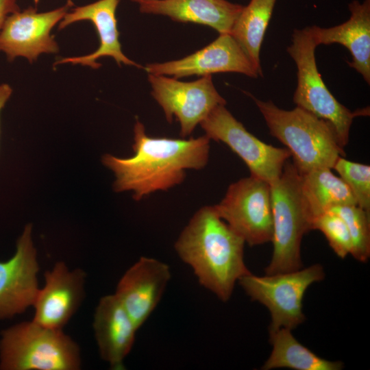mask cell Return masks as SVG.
<instances>
[{
  "instance_id": "6da1fadb",
  "label": "cell",
  "mask_w": 370,
  "mask_h": 370,
  "mask_svg": "<svg viewBox=\"0 0 370 370\" xmlns=\"http://www.w3.org/2000/svg\"><path fill=\"white\" fill-rule=\"evenodd\" d=\"M210 139L151 137L136 120L134 127V156L121 158L106 153L102 163L113 171L116 192L132 191L139 201L149 195L180 184L186 170H200L208 164Z\"/></svg>"
},
{
  "instance_id": "7a4b0ae2",
  "label": "cell",
  "mask_w": 370,
  "mask_h": 370,
  "mask_svg": "<svg viewBox=\"0 0 370 370\" xmlns=\"http://www.w3.org/2000/svg\"><path fill=\"white\" fill-rule=\"evenodd\" d=\"M245 243L214 206H206L193 214L174 247L199 284L225 302L238 280L250 272L244 261Z\"/></svg>"
},
{
  "instance_id": "3957f363",
  "label": "cell",
  "mask_w": 370,
  "mask_h": 370,
  "mask_svg": "<svg viewBox=\"0 0 370 370\" xmlns=\"http://www.w3.org/2000/svg\"><path fill=\"white\" fill-rule=\"evenodd\" d=\"M251 97L270 134L289 150L299 174L321 168L332 169L337 159L345 156L334 129L325 121L297 106L286 110L271 101Z\"/></svg>"
},
{
  "instance_id": "277c9868",
  "label": "cell",
  "mask_w": 370,
  "mask_h": 370,
  "mask_svg": "<svg viewBox=\"0 0 370 370\" xmlns=\"http://www.w3.org/2000/svg\"><path fill=\"white\" fill-rule=\"evenodd\" d=\"M273 217V254L265 274L303 267L301 243L311 230V217L301 189V175L288 160L281 175L270 184Z\"/></svg>"
},
{
  "instance_id": "5b68a950",
  "label": "cell",
  "mask_w": 370,
  "mask_h": 370,
  "mask_svg": "<svg viewBox=\"0 0 370 370\" xmlns=\"http://www.w3.org/2000/svg\"><path fill=\"white\" fill-rule=\"evenodd\" d=\"M80 367L79 347L62 330L32 320L1 332L2 370H77Z\"/></svg>"
},
{
  "instance_id": "8992f818",
  "label": "cell",
  "mask_w": 370,
  "mask_h": 370,
  "mask_svg": "<svg viewBox=\"0 0 370 370\" xmlns=\"http://www.w3.org/2000/svg\"><path fill=\"white\" fill-rule=\"evenodd\" d=\"M317 47L309 27L294 29L287 52L297 66V84L293 95L296 106L328 122L334 129L341 146L348 141L353 120L369 114V108L351 111L338 102L324 84L315 60Z\"/></svg>"
},
{
  "instance_id": "52a82bcc",
  "label": "cell",
  "mask_w": 370,
  "mask_h": 370,
  "mask_svg": "<svg viewBox=\"0 0 370 370\" xmlns=\"http://www.w3.org/2000/svg\"><path fill=\"white\" fill-rule=\"evenodd\" d=\"M325 278L323 266L314 264L307 268L258 276L251 272L238 282L252 301L264 305L271 317L269 330L281 328L293 330L306 319L303 298L308 288Z\"/></svg>"
},
{
  "instance_id": "ba28073f",
  "label": "cell",
  "mask_w": 370,
  "mask_h": 370,
  "mask_svg": "<svg viewBox=\"0 0 370 370\" xmlns=\"http://www.w3.org/2000/svg\"><path fill=\"white\" fill-rule=\"evenodd\" d=\"M219 216L249 246L271 242L273 217L271 185L252 176L231 184L214 206Z\"/></svg>"
},
{
  "instance_id": "9c48e42d",
  "label": "cell",
  "mask_w": 370,
  "mask_h": 370,
  "mask_svg": "<svg viewBox=\"0 0 370 370\" xmlns=\"http://www.w3.org/2000/svg\"><path fill=\"white\" fill-rule=\"evenodd\" d=\"M225 106L214 108L199 123L205 134L210 140L226 144L246 164L251 175L272 183L281 175L291 157L289 150L259 140Z\"/></svg>"
},
{
  "instance_id": "30bf717a",
  "label": "cell",
  "mask_w": 370,
  "mask_h": 370,
  "mask_svg": "<svg viewBox=\"0 0 370 370\" xmlns=\"http://www.w3.org/2000/svg\"><path fill=\"white\" fill-rule=\"evenodd\" d=\"M151 95L162 108L166 121L173 116L180 125L182 138L190 135L210 112L225 99L218 92L212 75L202 76L193 82H182L166 75H148Z\"/></svg>"
},
{
  "instance_id": "8fae6325",
  "label": "cell",
  "mask_w": 370,
  "mask_h": 370,
  "mask_svg": "<svg viewBox=\"0 0 370 370\" xmlns=\"http://www.w3.org/2000/svg\"><path fill=\"white\" fill-rule=\"evenodd\" d=\"M73 3L71 0L54 10L38 12L29 7L9 15L0 29V51L8 60L23 57L33 62L42 53H56L58 45L51 34Z\"/></svg>"
},
{
  "instance_id": "7c38bea8",
  "label": "cell",
  "mask_w": 370,
  "mask_h": 370,
  "mask_svg": "<svg viewBox=\"0 0 370 370\" xmlns=\"http://www.w3.org/2000/svg\"><path fill=\"white\" fill-rule=\"evenodd\" d=\"M149 74L180 78L191 75H212L223 72L239 73L256 78L258 71L243 49L230 34L219 36L208 45L182 59L147 64Z\"/></svg>"
},
{
  "instance_id": "4fadbf2b",
  "label": "cell",
  "mask_w": 370,
  "mask_h": 370,
  "mask_svg": "<svg viewBox=\"0 0 370 370\" xmlns=\"http://www.w3.org/2000/svg\"><path fill=\"white\" fill-rule=\"evenodd\" d=\"M32 232V225H27L16 242L14 255L0 261V319L24 312L33 306L38 293L39 266Z\"/></svg>"
},
{
  "instance_id": "5bb4252c",
  "label": "cell",
  "mask_w": 370,
  "mask_h": 370,
  "mask_svg": "<svg viewBox=\"0 0 370 370\" xmlns=\"http://www.w3.org/2000/svg\"><path fill=\"white\" fill-rule=\"evenodd\" d=\"M45 285L34 303L33 321L49 328L62 330L79 308L85 297L86 273L70 271L63 262L45 271Z\"/></svg>"
},
{
  "instance_id": "9a60e30c",
  "label": "cell",
  "mask_w": 370,
  "mask_h": 370,
  "mask_svg": "<svg viewBox=\"0 0 370 370\" xmlns=\"http://www.w3.org/2000/svg\"><path fill=\"white\" fill-rule=\"evenodd\" d=\"M170 279L168 264L140 257L119 280L114 295L138 329L157 306Z\"/></svg>"
},
{
  "instance_id": "2e32d148",
  "label": "cell",
  "mask_w": 370,
  "mask_h": 370,
  "mask_svg": "<svg viewBox=\"0 0 370 370\" xmlns=\"http://www.w3.org/2000/svg\"><path fill=\"white\" fill-rule=\"evenodd\" d=\"M119 1L120 0H98L69 11L60 22L59 29L77 21H89L97 30L99 46L91 53L64 58L56 62V64L70 63L98 69L101 64L97 63V60L101 57L109 56L114 59L119 65L124 64L143 68L129 59L121 50L116 18V10Z\"/></svg>"
},
{
  "instance_id": "e0dca14e",
  "label": "cell",
  "mask_w": 370,
  "mask_h": 370,
  "mask_svg": "<svg viewBox=\"0 0 370 370\" xmlns=\"http://www.w3.org/2000/svg\"><path fill=\"white\" fill-rule=\"evenodd\" d=\"M100 356L113 369H123L138 330L115 295L101 297L93 321Z\"/></svg>"
},
{
  "instance_id": "ac0fdd59",
  "label": "cell",
  "mask_w": 370,
  "mask_h": 370,
  "mask_svg": "<svg viewBox=\"0 0 370 370\" xmlns=\"http://www.w3.org/2000/svg\"><path fill=\"white\" fill-rule=\"evenodd\" d=\"M348 8L350 16L345 23L328 28L312 25L310 31L317 46L338 43L346 47L352 58L349 66L369 84L370 0H354Z\"/></svg>"
},
{
  "instance_id": "d6986e66",
  "label": "cell",
  "mask_w": 370,
  "mask_h": 370,
  "mask_svg": "<svg viewBox=\"0 0 370 370\" xmlns=\"http://www.w3.org/2000/svg\"><path fill=\"white\" fill-rule=\"evenodd\" d=\"M138 5L141 13L209 26L219 34L230 33L243 8V5L227 0H147Z\"/></svg>"
},
{
  "instance_id": "ffe728a7",
  "label": "cell",
  "mask_w": 370,
  "mask_h": 370,
  "mask_svg": "<svg viewBox=\"0 0 370 370\" xmlns=\"http://www.w3.org/2000/svg\"><path fill=\"white\" fill-rule=\"evenodd\" d=\"M301 189L312 221L334 207L357 205L346 183L329 168L317 169L301 175Z\"/></svg>"
},
{
  "instance_id": "44dd1931",
  "label": "cell",
  "mask_w": 370,
  "mask_h": 370,
  "mask_svg": "<svg viewBox=\"0 0 370 370\" xmlns=\"http://www.w3.org/2000/svg\"><path fill=\"white\" fill-rule=\"evenodd\" d=\"M269 332L272 350L261 368L263 370H340L343 367L341 361H331L316 355L294 337L291 330L281 328Z\"/></svg>"
},
{
  "instance_id": "7402d4cb",
  "label": "cell",
  "mask_w": 370,
  "mask_h": 370,
  "mask_svg": "<svg viewBox=\"0 0 370 370\" xmlns=\"http://www.w3.org/2000/svg\"><path fill=\"white\" fill-rule=\"evenodd\" d=\"M277 0H250L236 19L230 34L262 75L260 51Z\"/></svg>"
},
{
  "instance_id": "603a6c76",
  "label": "cell",
  "mask_w": 370,
  "mask_h": 370,
  "mask_svg": "<svg viewBox=\"0 0 370 370\" xmlns=\"http://www.w3.org/2000/svg\"><path fill=\"white\" fill-rule=\"evenodd\" d=\"M330 210L345 221L352 239L351 255L365 262L370 256V214L357 205H343Z\"/></svg>"
},
{
  "instance_id": "cb8c5ba5",
  "label": "cell",
  "mask_w": 370,
  "mask_h": 370,
  "mask_svg": "<svg viewBox=\"0 0 370 370\" xmlns=\"http://www.w3.org/2000/svg\"><path fill=\"white\" fill-rule=\"evenodd\" d=\"M351 190L358 206L370 214V166L341 156L333 168Z\"/></svg>"
},
{
  "instance_id": "d4e9b609",
  "label": "cell",
  "mask_w": 370,
  "mask_h": 370,
  "mask_svg": "<svg viewBox=\"0 0 370 370\" xmlns=\"http://www.w3.org/2000/svg\"><path fill=\"white\" fill-rule=\"evenodd\" d=\"M321 231L329 245L341 258H346L352 250V239L343 219L336 213L329 210L314 217L311 223V230Z\"/></svg>"
},
{
  "instance_id": "484cf974",
  "label": "cell",
  "mask_w": 370,
  "mask_h": 370,
  "mask_svg": "<svg viewBox=\"0 0 370 370\" xmlns=\"http://www.w3.org/2000/svg\"><path fill=\"white\" fill-rule=\"evenodd\" d=\"M18 10L17 0H0V29L6 18Z\"/></svg>"
},
{
  "instance_id": "4316f807",
  "label": "cell",
  "mask_w": 370,
  "mask_h": 370,
  "mask_svg": "<svg viewBox=\"0 0 370 370\" xmlns=\"http://www.w3.org/2000/svg\"><path fill=\"white\" fill-rule=\"evenodd\" d=\"M12 92V90L8 84L0 85V112L9 99Z\"/></svg>"
},
{
  "instance_id": "83f0119b",
  "label": "cell",
  "mask_w": 370,
  "mask_h": 370,
  "mask_svg": "<svg viewBox=\"0 0 370 370\" xmlns=\"http://www.w3.org/2000/svg\"><path fill=\"white\" fill-rule=\"evenodd\" d=\"M132 1H134V2H136L137 3H139L140 2H143V1H147V0H131Z\"/></svg>"
}]
</instances>
